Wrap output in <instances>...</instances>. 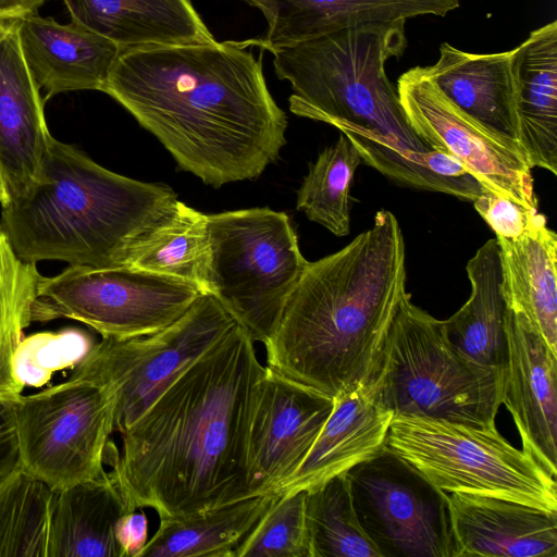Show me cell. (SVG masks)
<instances>
[{
    "instance_id": "obj_2",
    "label": "cell",
    "mask_w": 557,
    "mask_h": 557,
    "mask_svg": "<svg viewBox=\"0 0 557 557\" xmlns=\"http://www.w3.org/2000/svg\"><path fill=\"white\" fill-rule=\"evenodd\" d=\"M255 39L122 51L101 91L129 112L203 183L257 178L286 144Z\"/></svg>"
},
{
    "instance_id": "obj_23",
    "label": "cell",
    "mask_w": 557,
    "mask_h": 557,
    "mask_svg": "<svg viewBox=\"0 0 557 557\" xmlns=\"http://www.w3.org/2000/svg\"><path fill=\"white\" fill-rule=\"evenodd\" d=\"M512 71L520 144L531 169L557 174V22L534 30L513 49Z\"/></svg>"
},
{
    "instance_id": "obj_26",
    "label": "cell",
    "mask_w": 557,
    "mask_h": 557,
    "mask_svg": "<svg viewBox=\"0 0 557 557\" xmlns=\"http://www.w3.org/2000/svg\"><path fill=\"white\" fill-rule=\"evenodd\" d=\"M507 307L522 313L557 354V235L543 216L515 240L496 237Z\"/></svg>"
},
{
    "instance_id": "obj_8",
    "label": "cell",
    "mask_w": 557,
    "mask_h": 557,
    "mask_svg": "<svg viewBox=\"0 0 557 557\" xmlns=\"http://www.w3.org/2000/svg\"><path fill=\"white\" fill-rule=\"evenodd\" d=\"M384 445L444 492L502 497L557 511L556 478L509 444L496 426L399 414L393 417Z\"/></svg>"
},
{
    "instance_id": "obj_5",
    "label": "cell",
    "mask_w": 557,
    "mask_h": 557,
    "mask_svg": "<svg viewBox=\"0 0 557 557\" xmlns=\"http://www.w3.org/2000/svg\"><path fill=\"white\" fill-rule=\"evenodd\" d=\"M405 23H363L271 51L276 76L292 86L289 110L401 151L433 150L409 125L385 71L407 47Z\"/></svg>"
},
{
    "instance_id": "obj_20",
    "label": "cell",
    "mask_w": 557,
    "mask_h": 557,
    "mask_svg": "<svg viewBox=\"0 0 557 557\" xmlns=\"http://www.w3.org/2000/svg\"><path fill=\"white\" fill-rule=\"evenodd\" d=\"M512 55L513 49L472 53L443 42L438 60L423 69L460 110L491 132L521 147Z\"/></svg>"
},
{
    "instance_id": "obj_4",
    "label": "cell",
    "mask_w": 557,
    "mask_h": 557,
    "mask_svg": "<svg viewBox=\"0 0 557 557\" xmlns=\"http://www.w3.org/2000/svg\"><path fill=\"white\" fill-rule=\"evenodd\" d=\"M176 201L169 185L114 173L51 135L39 180L1 208L0 232L25 262L123 267L134 244Z\"/></svg>"
},
{
    "instance_id": "obj_14",
    "label": "cell",
    "mask_w": 557,
    "mask_h": 557,
    "mask_svg": "<svg viewBox=\"0 0 557 557\" xmlns=\"http://www.w3.org/2000/svg\"><path fill=\"white\" fill-rule=\"evenodd\" d=\"M334 398L265 366L257 383L246 443L251 496L281 493L311 449Z\"/></svg>"
},
{
    "instance_id": "obj_37",
    "label": "cell",
    "mask_w": 557,
    "mask_h": 557,
    "mask_svg": "<svg viewBox=\"0 0 557 557\" xmlns=\"http://www.w3.org/2000/svg\"><path fill=\"white\" fill-rule=\"evenodd\" d=\"M21 458L10 403L0 401V485L17 469Z\"/></svg>"
},
{
    "instance_id": "obj_15",
    "label": "cell",
    "mask_w": 557,
    "mask_h": 557,
    "mask_svg": "<svg viewBox=\"0 0 557 557\" xmlns=\"http://www.w3.org/2000/svg\"><path fill=\"white\" fill-rule=\"evenodd\" d=\"M44 100L22 53L16 20L0 22V205L39 180L49 138Z\"/></svg>"
},
{
    "instance_id": "obj_32",
    "label": "cell",
    "mask_w": 557,
    "mask_h": 557,
    "mask_svg": "<svg viewBox=\"0 0 557 557\" xmlns=\"http://www.w3.org/2000/svg\"><path fill=\"white\" fill-rule=\"evenodd\" d=\"M41 274L21 260L0 232V401L14 403L24 384L14 368L22 334L32 321V306Z\"/></svg>"
},
{
    "instance_id": "obj_19",
    "label": "cell",
    "mask_w": 557,
    "mask_h": 557,
    "mask_svg": "<svg viewBox=\"0 0 557 557\" xmlns=\"http://www.w3.org/2000/svg\"><path fill=\"white\" fill-rule=\"evenodd\" d=\"M371 382L334 397L333 410L283 492L308 491L377 453L393 419Z\"/></svg>"
},
{
    "instance_id": "obj_7",
    "label": "cell",
    "mask_w": 557,
    "mask_h": 557,
    "mask_svg": "<svg viewBox=\"0 0 557 557\" xmlns=\"http://www.w3.org/2000/svg\"><path fill=\"white\" fill-rule=\"evenodd\" d=\"M205 293L255 342L274 334L308 261L285 212L250 208L207 214Z\"/></svg>"
},
{
    "instance_id": "obj_25",
    "label": "cell",
    "mask_w": 557,
    "mask_h": 557,
    "mask_svg": "<svg viewBox=\"0 0 557 557\" xmlns=\"http://www.w3.org/2000/svg\"><path fill=\"white\" fill-rule=\"evenodd\" d=\"M129 512L110 471L55 491L48 557H121L114 529Z\"/></svg>"
},
{
    "instance_id": "obj_21",
    "label": "cell",
    "mask_w": 557,
    "mask_h": 557,
    "mask_svg": "<svg viewBox=\"0 0 557 557\" xmlns=\"http://www.w3.org/2000/svg\"><path fill=\"white\" fill-rule=\"evenodd\" d=\"M268 23L263 40L275 50L369 22L422 15L444 17L460 0H247Z\"/></svg>"
},
{
    "instance_id": "obj_30",
    "label": "cell",
    "mask_w": 557,
    "mask_h": 557,
    "mask_svg": "<svg viewBox=\"0 0 557 557\" xmlns=\"http://www.w3.org/2000/svg\"><path fill=\"white\" fill-rule=\"evenodd\" d=\"M54 494L23 468L0 485V557H48Z\"/></svg>"
},
{
    "instance_id": "obj_33",
    "label": "cell",
    "mask_w": 557,
    "mask_h": 557,
    "mask_svg": "<svg viewBox=\"0 0 557 557\" xmlns=\"http://www.w3.org/2000/svg\"><path fill=\"white\" fill-rule=\"evenodd\" d=\"M311 557H381L361 529L345 473L306 491Z\"/></svg>"
},
{
    "instance_id": "obj_34",
    "label": "cell",
    "mask_w": 557,
    "mask_h": 557,
    "mask_svg": "<svg viewBox=\"0 0 557 557\" xmlns=\"http://www.w3.org/2000/svg\"><path fill=\"white\" fill-rule=\"evenodd\" d=\"M235 557H311L306 491L277 493Z\"/></svg>"
},
{
    "instance_id": "obj_16",
    "label": "cell",
    "mask_w": 557,
    "mask_h": 557,
    "mask_svg": "<svg viewBox=\"0 0 557 557\" xmlns=\"http://www.w3.org/2000/svg\"><path fill=\"white\" fill-rule=\"evenodd\" d=\"M508 362L502 404L512 416L523 450L557 476V354L529 320L507 310Z\"/></svg>"
},
{
    "instance_id": "obj_9",
    "label": "cell",
    "mask_w": 557,
    "mask_h": 557,
    "mask_svg": "<svg viewBox=\"0 0 557 557\" xmlns=\"http://www.w3.org/2000/svg\"><path fill=\"white\" fill-rule=\"evenodd\" d=\"M236 321L209 293L169 326L150 335L97 342L70 379L109 387L115 397L114 431L128 430L163 391L219 342Z\"/></svg>"
},
{
    "instance_id": "obj_28",
    "label": "cell",
    "mask_w": 557,
    "mask_h": 557,
    "mask_svg": "<svg viewBox=\"0 0 557 557\" xmlns=\"http://www.w3.org/2000/svg\"><path fill=\"white\" fill-rule=\"evenodd\" d=\"M208 257L207 214L177 199L134 244L125 267L188 281L205 293Z\"/></svg>"
},
{
    "instance_id": "obj_29",
    "label": "cell",
    "mask_w": 557,
    "mask_h": 557,
    "mask_svg": "<svg viewBox=\"0 0 557 557\" xmlns=\"http://www.w3.org/2000/svg\"><path fill=\"white\" fill-rule=\"evenodd\" d=\"M344 135L359 152L362 163L403 185L444 193L466 201L475 200L485 190L471 172L448 153L436 150L406 152L361 135Z\"/></svg>"
},
{
    "instance_id": "obj_24",
    "label": "cell",
    "mask_w": 557,
    "mask_h": 557,
    "mask_svg": "<svg viewBox=\"0 0 557 557\" xmlns=\"http://www.w3.org/2000/svg\"><path fill=\"white\" fill-rule=\"evenodd\" d=\"M466 270L471 294L457 312L443 321L447 339L473 362L506 377L508 307L502 290L497 238L485 242L468 261Z\"/></svg>"
},
{
    "instance_id": "obj_13",
    "label": "cell",
    "mask_w": 557,
    "mask_h": 557,
    "mask_svg": "<svg viewBox=\"0 0 557 557\" xmlns=\"http://www.w3.org/2000/svg\"><path fill=\"white\" fill-rule=\"evenodd\" d=\"M396 89L409 125L428 147L459 160L485 189L537 209L532 169L518 144L460 110L423 66L403 73Z\"/></svg>"
},
{
    "instance_id": "obj_12",
    "label": "cell",
    "mask_w": 557,
    "mask_h": 557,
    "mask_svg": "<svg viewBox=\"0 0 557 557\" xmlns=\"http://www.w3.org/2000/svg\"><path fill=\"white\" fill-rule=\"evenodd\" d=\"M358 522L381 557H457L449 499L383 446L345 472Z\"/></svg>"
},
{
    "instance_id": "obj_17",
    "label": "cell",
    "mask_w": 557,
    "mask_h": 557,
    "mask_svg": "<svg viewBox=\"0 0 557 557\" xmlns=\"http://www.w3.org/2000/svg\"><path fill=\"white\" fill-rule=\"evenodd\" d=\"M448 499L457 557H557V511L465 492Z\"/></svg>"
},
{
    "instance_id": "obj_10",
    "label": "cell",
    "mask_w": 557,
    "mask_h": 557,
    "mask_svg": "<svg viewBox=\"0 0 557 557\" xmlns=\"http://www.w3.org/2000/svg\"><path fill=\"white\" fill-rule=\"evenodd\" d=\"M203 292L195 283L128 267L70 265L40 277L33 322L65 318L102 338L153 334L181 318Z\"/></svg>"
},
{
    "instance_id": "obj_18",
    "label": "cell",
    "mask_w": 557,
    "mask_h": 557,
    "mask_svg": "<svg viewBox=\"0 0 557 557\" xmlns=\"http://www.w3.org/2000/svg\"><path fill=\"white\" fill-rule=\"evenodd\" d=\"M16 27L27 67L46 99L65 91H101L121 53L110 39L38 12L16 20Z\"/></svg>"
},
{
    "instance_id": "obj_31",
    "label": "cell",
    "mask_w": 557,
    "mask_h": 557,
    "mask_svg": "<svg viewBox=\"0 0 557 557\" xmlns=\"http://www.w3.org/2000/svg\"><path fill=\"white\" fill-rule=\"evenodd\" d=\"M361 157L341 133L336 143L324 148L309 165L297 191V210L330 231L346 236L350 231V186Z\"/></svg>"
},
{
    "instance_id": "obj_3",
    "label": "cell",
    "mask_w": 557,
    "mask_h": 557,
    "mask_svg": "<svg viewBox=\"0 0 557 557\" xmlns=\"http://www.w3.org/2000/svg\"><path fill=\"white\" fill-rule=\"evenodd\" d=\"M338 251L309 262L263 344L267 366L330 397L372 380L406 293L405 242L388 210Z\"/></svg>"
},
{
    "instance_id": "obj_36",
    "label": "cell",
    "mask_w": 557,
    "mask_h": 557,
    "mask_svg": "<svg viewBox=\"0 0 557 557\" xmlns=\"http://www.w3.org/2000/svg\"><path fill=\"white\" fill-rule=\"evenodd\" d=\"M148 518L143 509L122 515L114 529L121 557H139L148 542Z\"/></svg>"
},
{
    "instance_id": "obj_6",
    "label": "cell",
    "mask_w": 557,
    "mask_h": 557,
    "mask_svg": "<svg viewBox=\"0 0 557 557\" xmlns=\"http://www.w3.org/2000/svg\"><path fill=\"white\" fill-rule=\"evenodd\" d=\"M394 416L495 426L505 376L480 366L447 339L443 321L406 294L388 327L380 364L370 381Z\"/></svg>"
},
{
    "instance_id": "obj_38",
    "label": "cell",
    "mask_w": 557,
    "mask_h": 557,
    "mask_svg": "<svg viewBox=\"0 0 557 557\" xmlns=\"http://www.w3.org/2000/svg\"><path fill=\"white\" fill-rule=\"evenodd\" d=\"M45 0H0V22L20 20L38 12Z\"/></svg>"
},
{
    "instance_id": "obj_27",
    "label": "cell",
    "mask_w": 557,
    "mask_h": 557,
    "mask_svg": "<svg viewBox=\"0 0 557 557\" xmlns=\"http://www.w3.org/2000/svg\"><path fill=\"white\" fill-rule=\"evenodd\" d=\"M276 494L247 497L189 517L159 519L139 557H235Z\"/></svg>"
},
{
    "instance_id": "obj_35",
    "label": "cell",
    "mask_w": 557,
    "mask_h": 557,
    "mask_svg": "<svg viewBox=\"0 0 557 557\" xmlns=\"http://www.w3.org/2000/svg\"><path fill=\"white\" fill-rule=\"evenodd\" d=\"M474 209L496 234L515 240L528 233L544 216L537 209L527 207L506 196L485 189L472 201Z\"/></svg>"
},
{
    "instance_id": "obj_11",
    "label": "cell",
    "mask_w": 557,
    "mask_h": 557,
    "mask_svg": "<svg viewBox=\"0 0 557 557\" xmlns=\"http://www.w3.org/2000/svg\"><path fill=\"white\" fill-rule=\"evenodd\" d=\"M10 404L21 468L28 473L60 491L106 471L115 416L109 387L69 377Z\"/></svg>"
},
{
    "instance_id": "obj_1",
    "label": "cell",
    "mask_w": 557,
    "mask_h": 557,
    "mask_svg": "<svg viewBox=\"0 0 557 557\" xmlns=\"http://www.w3.org/2000/svg\"><path fill=\"white\" fill-rule=\"evenodd\" d=\"M235 324L120 434L106 453L128 511L184 518L252 497L246 443L265 366Z\"/></svg>"
},
{
    "instance_id": "obj_22",
    "label": "cell",
    "mask_w": 557,
    "mask_h": 557,
    "mask_svg": "<svg viewBox=\"0 0 557 557\" xmlns=\"http://www.w3.org/2000/svg\"><path fill=\"white\" fill-rule=\"evenodd\" d=\"M71 22L122 51L215 40L190 0H63Z\"/></svg>"
}]
</instances>
